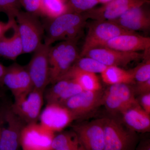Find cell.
I'll list each match as a JSON object with an SVG mask.
<instances>
[{"instance_id":"1","label":"cell","mask_w":150,"mask_h":150,"mask_svg":"<svg viewBox=\"0 0 150 150\" xmlns=\"http://www.w3.org/2000/svg\"><path fill=\"white\" fill-rule=\"evenodd\" d=\"M103 150H135L139 138L137 132L115 118H103Z\"/></svg>"},{"instance_id":"2","label":"cell","mask_w":150,"mask_h":150,"mask_svg":"<svg viewBox=\"0 0 150 150\" xmlns=\"http://www.w3.org/2000/svg\"><path fill=\"white\" fill-rule=\"evenodd\" d=\"M136 33L123 28L113 22L94 21L88 26V31L79 57L85 56L93 48L102 47L108 40L118 35Z\"/></svg>"},{"instance_id":"3","label":"cell","mask_w":150,"mask_h":150,"mask_svg":"<svg viewBox=\"0 0 150 150\" xmlns=\"http://www.w3.org/2000/svg\"><path fill=\"white\" fill-rule=\"evenodd\" d=\"M15 18L22 44L23 54L34 52L42 44L41 40L44 32L43 25L38 16L20 11Z\"/></svg>"},{"instance_id":"4","label":"cell","mask_w":150,"mask_h":150,"mask_svg":"<svg viewBox=\"0 0 150 150\" xmlns=\"http://www.w3.org/2000/svg\"><path fill=\"white\" fill-rule=\"evenodd\" d=\"M26 125L11 107L2 108L0 150H18L22 131Z\"/></svg>"},{"instance_id":"5","label":"cell","mask_w":150,"mask_h":150,"mask_svg":"<svg viewBox=\"0 0 150 150\" xmlns=\"http://www.w3.org/2000/svg\"><path fill=\"white\" fill-rule=\"evenodd\" d=\"M43 93L33 88L14 98L12 110L26 124L37 123L43 105Z\"/></svg>"},{"instance_id":"6","label":"cell","mask_w":150,"mask_h":150,"mask_svg":"<svg viewBox=\"0 0 150 150\" xmlns=\"http://www.w3.org/2000/svg\"><path fill=\"white\" fill-rule=\"evenodd\" d=\"M51 46L42 43L34 51L32 59L26 67L33 88L43 92L49 83L48 52Z\"/></svg>"},{"instance_id":"7","label":"cell","mask_w":150,"mask_h":150,"mask_svg":"<svg viewBox=\"0 0 150 150\" xmlns=\"http://www.w3.org/2000/svg\"><path fill=\"white\" fill-rule=\"evenodd\" d=\"M138 103L131 85H112L104 92L103 104L111 113H121L128 108Z\"/></svg>"},{"instance_id":"8","label":"cell","mask_w":150,"mask_h":150,"mask_svg":"<svg viewBox=\"0 0 150 150\" xmlns=\"http://www.w3.org/2000/svg\"><path fill=\"white\" fill-rule=\"evenodd\" d=\"M48 20L45 25H43L46 32L44 43L51 46L56 41L62 40L66 33L72 28L86 23L87 19L83 13L67 12Z\"/></svg>"},{"instance_id":"9","label":"cell","mask_w":150,"mask_h":150,"mask_svg":"<svg viewBox=\"0 0 150 150\" xmlns=\"http://www.w3.org/2000/svg\"><path fill=\"white\" fill-rule=\"evenodd\" d=\"M55 135V133L37 122L26 124L21 135V147L22 150H52Z\"/></svg>"},{"instance_id":"10","label":"cell","mask_w":150,"mask_h":150,"mask_svg":"<svg viewBox=\"0 0 150 150\" xmlns=\"http://www.w3.org/2000/svg\"><path fill=\"white\" fill-rule=\"evenodd\" d=\"M149 0H112L99 7L83 13L87 19L107 21L118 18L130 9L149 4Z\"/></svg>"},{"instance_id":"11","label":"cell","mask_w":150,"mask_h":150,"mask_svg":"<svg viewBox=\"0 0 150 150\" xmlns=\"http://www.w3.org/2000/svg\"><path fill=\"white\" fill-rule=\"evenodd\" d=\"M73 131L81 144L86 150H103V118L74 125Z\"/></svg>"},{"instance_id":"12","label":"cell","mask_w":150,"mask_h":150,"mask_svg":"<svg viewBox=\"0 0 150 150\" xmlns=\"http://www.w3.org/2000/svg\"><path fill=\"white\" fill-rule=\"evenodd\" d=\"M40 124L54 133L64 130L76 120L65 105L47 103L39 116Z\"/></svg>"},{"instance_id":"13","label":"cell","mask_w":150,"mask_h":150,"mask_svg":"<svg viewBox=\"0 0 150 150\" xmlns=\"http://www.w3.org/2000/svg\"><path fill=\"white\" fill-rule=\"evenodd\" d=\"M84 56L96 59L107 67H125L145 57L144 54L137 52H124L106 47L93 48L87 52Z\"/></svg>"},{"instance_id":"14","label":"cell","mask_w":150,"mask_h":150,"mask_svg":"<svg viewBox=\"0 0 150 150\" xmlns=\"http://www.w3.org/2000/svg\"><path fill=\"white\" fill-rule=\"evenodd\" d=\"M104 92L83 91L70 99L64 105L73 113L76 119L84 116L103 104Z\"/></svg>"},{"instance_id":"15","label":"cell","mask_w":150,"mask_h":150,"mask_svg":"<svg viewBox=\"0 0 150 150\" xmlns=\"http://www.w3.org/2000/svg\"><path fill=\"white\" fill-rule=\"evenodd\" d=\"M2 84L7 87L14 98L33 88L32 81L26 67L14 63L6 67Z\"/></svg>"},{"instance_id":"16","label":"cell","mask_w":150,"mask_h":150,"mask_svg":"<svg viewBox=\"0 0 150 150\" xmlns=\"http://www.w3.org/2000/svg\"><path fill=\"white\" fill-rule=\"evenodd\" d=\"M101 47L124 52L144 51V58L150 57V38L137 33L123 34L113 38Z\"/></svg>"},{"instance_id":"17","label":"cell","mask_w":150,"mask_h":150,"mask_svg":"<svg viewBox=\"0 0 150 150\" xmlns=\"http://www.w3.org/2000/svg\"><path fill=\"white\" fill-rule=\"evenodd\" d=\"M144 5L130 9L120 17L110 21L130 31H148L150 28V16L144 8Z\"/></svg>"},{"instance_id":"18","label":"cell","mask_w":150,"mask_h":150,"mask_svg":"<svg viewBox=\"0 0 150 150\" xmlns=\"http://www.w3.org/2000/svg\"><path fill=\"white\" fill-rule=\"evenodd\" d=\"M77 40H68L64 54L55 64L50 67L49 83L54 84L59 81L79 57L76 45Z\"/></svg>"},{"instance_id":"19","label":"cell","mask_w":150,"mask_h":150,"mask_svg":"<svg viewBox=\"0 0 150 150\" xmlns=\"http://www.w3.org/2000/svg\"><path fill=\"white\" fill-rule=\"evenodd\" d=\"M123 123L137 133L150 131V114L146 112L139 103L134 105L121 112Z\"/></svg>"},{"instance_id":"20","label":"cell","mask_w":150,"mask_h":150,"mask_svg":"<svg viewBox=\"0 0 150 150\" xmlns=\"http://www.w3.org/2000/svg\"><path fill=\"white\" fill-rule=\"evenodd\" d=\"M64 79L74 81L83 91H98L102 90L101 84L96 74L82 71L73 66L59 80Z\"/></svg>"},{"instance_id":"21","label":"cell","mask_w":150,"mask_h":150,"mask_svg":"<svg viewBox=\"0 0 150 150\" xmlns=\"http://www.w3.org/2000/svg\"><path fill=\"white\" fill-rule=\"evenodd\" d=\"M12 29L13 33L11 37L4 36L0 39V56L15 60L18 56L23 54V49L16 22Z\"/></svg>"},{"instance_id":"22","label":"cell","mask_w":150,"mask_h":150,"mask_svg":"<svg viewBox=\"0 0 150 150\" xmlns=\"http://www.w3.org/2000/svg\"><path fill=\"white\" fill-rule=\"evenodd\" d=\"M100 74L103 81L108 85L121 83L131 85L136 83L132 69L127 71L119 67L109 66Z\"/></svg>"},{"instance_id":"23","label":"cell","mask_w":150,"mask_h":150,"mask_svg":"<svg viewBox=\"0 0 150 150\" xmlns=\"http://www.w3.org/2000/svg\"><path fill=\"white\" fill-rule=\"evenodd\" d=\"M68 0H43L41 16L53 19L68 12Z\"/></svg>"},{"instance_id":"24","label":"cell","mask_w":150,"mask_h":150,"mask_svg":"<svg viewBox=\"0 0 150 150\" xmlns=\"http://www.w3.org/2000/svg\"><path fill=\"white\" fill-rule=\"evenodd\" d=\"M72 66L82 71L95 74H101L107 67L96 59L88 56L79 57Z\"/></svg>"},{"instance_id":"25","label":"cell","mask_w":150,"mask_h":150,"mask_svg":"<svg viewBox=\"0 0 150 150\" xmlns=\"http://www.w3.org/2000/svg\"><path fill=\"white\" fill-rule=\"evenodd\" d=\"M70 80H60L54 84L48 89L45 95L47 103H59L64 92L70 82Z\"/></svg>"},{"instance_id":"26","label":"cell","mask_w":150,"mask_h":150,"mask_svg":"<svg viewBox=\"0 0 150 150\" xmlns=\"http://www.w3.org/2000/svg\"><path fill=\"white\" fill-rule=\"evenodd\" d=\"M79 142L78 137L74 131L65 132L55 135L51 147L52 150H56Z\"/></svg>"},{"instance_id":"27","label":"cell","mask_w":150,"mask_h":150,"mask_svg":"<svg viewBox=\"0 0 150 150\" xmlns=\"http://www.w3.org/2000/svg\"><path fill=\"white\" fill-rule=\"evenodd\" d=\"M98 4V0H68V12L83 13L94 8Z\"/></svg>"},{"instance_id":"28","label":"cell","mask_w":150,"mask_h":150,"mask_svg":"<svg viewBox=\"0 0 150 150\" xmlns=\"http://www.w3.org/2000/svg\"><path fill=\"white\" fill-rule=\"evenodd\" d=\"M21 6V0H0V12L5 13L8 18H15Z\"/></svg>"},{"instance_id":"29","label":"cell","mask_w":150,"mask_h":150,"mask_svg":"<svg viewBox=\"0 0 150 150\" xmlns=\"http://www.w3.org/2000/svg\"><path fill=\"white\" fill-rule=\"evenodd\" d=\"M144 60L142 64L132 69L136 82L145 81L150 79V58Z\"/></svg>"},{"instance_id":"30","label":"cell","mask_w":150,"mask_h":150,"mask_svg":"<svg viewBox=\"0 0 150 150\" xmlns=\"http://www.w3.org/2000/svg\"><path fill=\"white\" fill-rule=\"evenodd\" d=\"M68 40H63L56 44V46L50 47L48 52V60L50 67L54 66L64 52Z\"/></svg>"},{"instance_id":"31","label":"cell","mask_w":150,"mask_h":150,"mask_svg":"<svg viewBox=\"0 0 150 150\" xmlns=\"http://www.w3.org/2000/svg\"><path fill=\"white\" fill-rule=\"evenodd\" d=\"M43 0H21L22 6L24 7L27 12L41 16Z\"/></svg>"},{"instance_id":"32","label":"cell","mask_w":150,"mask_h":150,"mask_svg":"<svg viewBox=\"0 0 150 150\" xmlns=\"http://www.w3.org/2000/svg\"><path fill=\"white\" fill-rule=\"evenodd\" d=\"M132 88L135 95L140 96L150 93V79L145 81L137 82Z\"/></svg>"},{"instance_id":"33","label":"cell","mask_w":150,"mask_h":150,"mask_svg":"<svg viewBox=\"0 0 150 150\" xmlns=\"http://www.w3.org/2000/svg\"><path fill=\"white\" fill-rule=\"evenodd\" d=\"M137 99L140 106L150 114V93L139 96V98Z\"/></svg>"},{"instance_id":"34","label":"cell","mask_w":150,"mask_h":150,"mask_svg":"<svg viewBox=\"0 0 150 150\" xmlns=\"http://www.w3.org/2000/svg\"><path fill=\"white\" fill-rule=\"evenodd\" d=\"M16 22V21L14 18H8L7 22L0 21V39L5 36V34L8 30L12 29Z\"/></svg>"},{"instance_id":"35","label":"cell","mask_w":150,"mask_h":150,"mask_svg":"<svg viewBox=\"0 0 150 150\" xmlns=\"http://www.w3.org/2000/svg\"><path fill=\"white\" fill-rule=\"evenodd\" d=\"M135 150H150L149 139H144L139 140Z\"/></svg>"},{"instance_id":"36","label":"cell","mask_w":150,"mask_h":150,"mask_svg":"<svg viewBox=\"0 0 150 150\" xmlns=\"http://www.w3.org/2000/svg\"><path fill=\"white\" fill-rule=\"evenodd\" d=\"M56 150H86L83 147L79 141L76 143H74L65 147L61 148V149H58Z\"/></svg>"},{"instance_id":"37","label":"cell","mask_w":150,"mask_h":150,"mask_svg":"<svg viewBox=\"0 0 150 150\" xmlns=\"http://www.w3.org/2000/svg\"><path fill=\"white\" fill-rule=\"evenodd\" d=\"M6 67L0 63V84H2L3 77L5 73Z\"/></svg>"},{"instance_id":"38","label":"cell","mask_w":150,"mask_h":150,"mask_svg":"<svg viewBox=\"0 0 150 150\" xmlns=\"http://www.w3.org/2000/svg\"><path fill=\"white\" fill-rule=\"evenodd\" d=\"M112 0H98L99 4H107V3L111 1Z\"/></svg>"},{"instance_id":"39","label":"cell","mask_w":150,"mask_h":150,"mask_svg":"<svg viewBox=\"0 0 150 150\" xmlns=\"http://www.w3.org/2000/svg\"><path fill=\"white\" fill-rule=\"evenodd\" d=\"M2 110V108H0V135H1V126Z\"/></svg>"}]
</instances>
